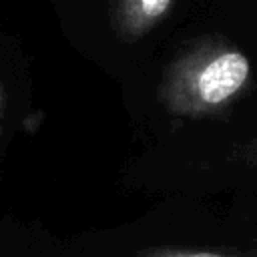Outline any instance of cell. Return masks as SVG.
I'll list each match as a JSON object with an SVG mask.
<instances>
[{
	"mask_svg": "<svg viewBox=\"0 0 257 257\" xmlns=\"http://www.w3.org/2000/svg\"><path fill=\"white\" fill-rule=\"evenodd\" d=\"M251 62L223 40H201L181 52L159 84V102L175 116L221 112L249 82Z\"/></svg>",
	"mask_w": 257,
	"mask_h": 257,
	"instance_id": "cell-1",
	"label": "cell"
},
{
	"mask_svg": "<svg viewBox=\"0 0 257 257\" xmlns=\"http://www.w3.org/2000/svg\"><path fill=\"white\" fill-rule=\"evenodd\" d=\"M175 0H114L110 22L124 42L149 34L173 8Z\"/></svg>",
	"mask_w": 257,
	"mask_h": 257,
	"instance_id": "cell-2",
	"label": "cell"
},
{
	"mask_svg": "<svg viewBox=\"0 0 257 257\" xmlns=\"http://www.w3.org/2000/svg\"><path fill=\"white\" fill-rule=\"evenodd\" d=\"M137 257H229L205 249H189V247H149L143 249Z\"/></svg>",
	"mask_w": 257,
	"mask_h": 257,
	"instance_id": "cell-3",
	"label": "cell"
}]
</instances>
